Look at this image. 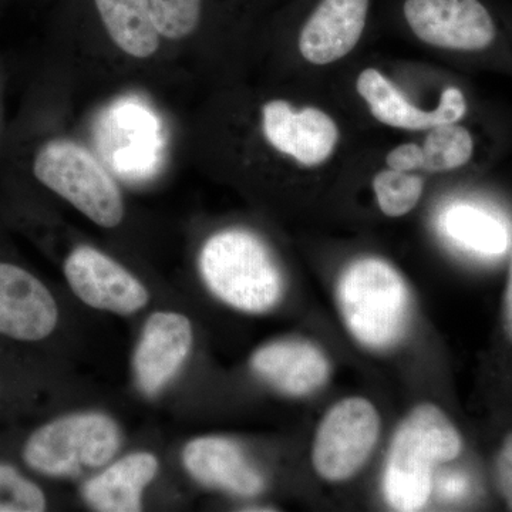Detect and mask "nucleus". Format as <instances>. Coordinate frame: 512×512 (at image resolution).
<instances>
[{"label":"nucleus","mask_w":512,"mask_h":512,"mask_svg":"<svg viewBox=\"0 0 512 512\" xmlns=\"http://www.w3.org/2000/svg\"><path fill=\"white\" fill-rule=\"evenodd\" d=\"M336 299L346 329L363 348L383 352L402 342L412 298L403 276L389 262H352L340 275Z\"/></svg>","instance_id":"nucleus-2"},{"label":"nucleus","mask_w":512,"mask_h":512,"mask_svg":"<svg viewBox=\"0 0 512 512\" xmlns=\"http://www.w3.org/2000/svg\"><path fill=\"white\" fill-rule=\"evenodd\" d=\"M382 421L375 404L365 397H348L330 407L320 420L312 444V466L326 483L356 476L372 456Z\"/></svg>","instance_id":"nucleus-6"},{"label":"nucleus","mask_w":512,"mask_h":512,"mask_svg":"<svg viewBox=\"0 0 512 512\" xmlns=\"http://www.w3.org/2000/svg\"><path fill=\"white\" fill-rule=\"evenodd\" d=\"M158 471V460L150 453H134L107 467L83 487L84 500L101 512H136L141 497Z\"/></svg>","instance_id":"nucleus-16"},{"label":"nucleus","mask_w":512,"mask_h":512,"mask_svg":"<svg viewBox=\"0 0 512 512\" xmlns=\"http://www.w3.org/2000/svg\"><path fill=\"white\" fill-rule=\"evenodd\" d=\"M29 165L37 183L70 202L94 224L114 228L123 221L119 185L82 144L69 138H47L33 150Z\"/></svg>","instance_id":"nucleus-4"},{"label":"nucleus","mask_w":512,"mask_h":512,"mask_svg":"<svg viewBox=\"0 0 512 512\" xmlns=\"http://www.w3.org/2000/svg\"><path fill=\"white\" fill-rule=\"evenodd\" d=\"M503 322L504 330L508 339L512 342V259L510 272H508L507 286H505L503 299Z\"/></svg>","instance_id":"nucleus-25"},{"label":"nucleus","mask_w":512,"mask_h":512,"mask_svg":"<svg viewBox=\"0 0 512 512\" xmlns=\"http://www.w3.org/2000/svg\"><path fill=\"white\" fill-rule=\"evenodd\" d=\"M369 0H320L299 36L303 59L316 66L352 52L365 30Z\"/></svg>","instance_id":"nucleus-14"},{"label":"nucleus","mask_w":512,"mask_h":512,"mask_svg":"<svg viewBox=\"0 0 512 512\" xmlns=\"http://www.w3.org/2000/svg\"><path fill=\"white\" fill-rule=\"evenodd\" d=\"M262 127L272 147L306 167L325 163L339 140V128L329 114L315 107L293 111L284 100L265 104Z\"/></svg>","instance_id":"nucleus-9"},{"label":"nucleus","mask_w":512,"mask_h":512,"mask_svg":"<svg viewBox=\"0 0 512 512\" xmlns=\"http://www.w3.org/2000/svg\"><path fill=\"white\" fill-rule=\"evenodd\" d=\"M423 165L430 173L456 170L473 157L474 141L467 128L454 124H440L431 128L424 140Z\"/></svg>","instance_id":"nucleus-19"},{"label":"nucleus","mask_w":512,"mask_h":512,"mask_svg":"<svg viewBox=\"0 0 512 512\" xmlns=\"http://www.w3.org/2000/svg\"><path fill=\"white\" fill-rule=\"evenodd\" d=\"M495 478L501 497L512 511V433L505 437L495 460Z\"/></svg>","instance_id":"nucleus-23"},{"label":"nucleus","mask_w":512,"mask_h":512,"mask_svg":"<svg viewBox=\"0 0 512 512\" xmlns=\"http://www.w3.org/2000/svg\"><path fill=\"white\" fill-rule=\"evenodd\" d=\"M404 18L427 45L478 52L494 42L497 30L478 0H406Z\"/></svg>","instance_id":"nucleus-7"},{"label":"nucleus","mask_w":512,"mask_h":512,"mask_svg":"<svg viewBox=\"0 0 512 512\" xmlns=\"http://www.w3.org/2000/svg\"><path fill=\"white\" fill-rule=\"evenodd\" d=\"M446 232L478 254L500 255L508 245L507 229L497 218L470 205H454L443 217Z\"/></svg>","instance_id":"nucleus-18"},{"label":"nucleus","mask_w":512,"mask_h":512,"mask_svg":"<svg viewBox=\"0 0 512 512\" xmlns=\"http://www.w3.org/2000/svg\"><path fill=\"white\" fill-rule=\"evenodd\" d=\"M245 511H275L274 508H247Z\"/></svg>","instance_id":"nucleus-26"},{"label":"nucleus","mask_w":512,"mask_h":512,"mask_svg":"<svg viewBox=\"0 0 512 512\" xmlns=\"http://www.w3.org/2000/svg\"><path fill=\"white\" fill-rule=\"evenodd\" d=\"M200 271L207 288L241 312L271 311L284 293L282 275L271 252L244 229L212 235L201 249Z\"/></svg>","instance_id":"nucleus-3"},{"label":"nucleus","mask_w":512,"mask_h":512,"mask_svg":"<svg viewBox=\"0 0 512 512\" xmlns=\"http://www.w3.org/2000/svg\"><path fill=\"white\" fill-rule=\"evenodd\" d=\"M194 342L191 322L175 312H156L147 320L134 353L137 386L147 396L160 393L180 372Z\"/></svg>","instance_id":"nucleus-10"},{"label":"nucleus","mask_w":512,"mask_h":512,"mask_svg":"<svg viewBox=\"0 0 512 512\" xmlns=\"http://www.w3.org/2000/svg\"><path fill=\"white\" fill-rule=\"evenodd\" d=\"M104 28L116 46L136 59H148L160 47L150 0H94Z\"/></svg>","instance_id":"nucleus-17"},{"label":"nucleus","mask_w":512,"mask_h":512,"mask_svg":"<svg viewBox=\"0 0 512 512\" xmlns=\"http://www.w3.org/2000/svg\"><path fill=\"white\" fill-rule=\"evenodd\" d=\"M386 163L392 170L410 173L423 165V150L414 143L402 144L387 154Z\"/></svg>","instance_id":"nucleus-24"},{"label":"nucleus","mask_w":512,"mask_h":512,"mask_svg":"<svg viewBox=\"0 0 512 512\" xmlns=\"http://www.w3.org/2000/svg\"><path fill=\"white\" fill-rule=\"evenodd\" d=\"M184 466L198 483L241 497H254L265 488L262 474L249 463L242 448L225 437H200L184 448Z\"/></svg>","instance_id":"nucleus-15"},{"label":"nucleus","mask_w":512,"mask_h":512,"mask_svg":"<svg viewBox=\"0 0 512 512\" xmlns=\"http://www.w3.org/2000/svg\"><path fill=\"white\" fill-rule=\"evenodd\" d=\"M64 275L77 298L100 311L131 315L150 299L144 285L123 265L86 245L67 256Z\"/></svg>","instance_id":"nucleus-8"},{"label":"nucleus","mask_w":512,"mask_h":512,"mask_svg":"<svg viewBox=\"0 0 512 512\" xmlns=\"http://www.w3.org/2000/svg\"><path fill=\"white\" fill-rule=\"evenodd\" d=\"M121 443L114 420L101 413H77L40 427L23 450L26 464L49 477H76L106 466Z\"/></svg>","instance_id":"nucleus-5"},{"label":"nucleus","mask_w":512,"mask_h":512,"mask_svg":"<svg viewBox=\"0 0 512 512\" xmlns=\"http://www.w3.org/2000/svg\"><path fill=\"white\" fill-rule=\"evenodd\" d=\"M0 491H8L19 512L46 510V498L42 490L8 464H0Z\"/></svg>","instance_id":"nucleus-22"},{"label":"nucleus","mask_w":512,"mask_h":512,"mask_svg":"<svg viewBox=\"0 0 512 512\" xmlns=\"http://www.w3.org/2000/svg\"><path fill=\"white\" fill-rule=\"evenodd\" d=\"M202 0H150L151 13L161 37L181 40L191 36L201 19Z\"/></svg>","instance_id":"nucleus-21"},{"label":"nucleus","mask_w":512,"mask_h":512,"mask_svg":"<svg viewBox=\"0 0 512 512\" xmlns=\"http://www.w3.org/2000/svg\"><path fill=\"white\" fill-rule=\"evenodd\" d=\"M424 181L419 175L404 171H380L373 180L377 204L384 215L399 218L409 214L419 204Z\"/></svg>","instance_id":"nucleus-20"},{"label":"nucleus","mask_w":512,"mask_h":512,"mask_svg":"<svg viewBox=\"0 0 512 512\" xmlns=\"http://www.w3.org/2000/svg\"><path fill=\"white\" fill-rule=\"evenodd\" d=\"M59 320L55 298L36 276L0 262V333L12 339L42 340Z\"/></svg>","instance_id":"nucleus-11"},{"label":"nucleus","mask_w":512,"mask_h":512,"mask_svg":"<svg viewBox=\"0 0 512 512\" xmlns=\"http://www.w3.org/2000/svg\"><path fill=\"white\" fill-rule=\"evenodd\" d=\"M356 89L369 104L376 120L403 130H427L440 124H454L463 119L467 111L464 94L457 87L444 90L436 109L421 110L376 69L363 70Z\"/></svg>","instance_id":"nucleus-12"},{"label":"nucleus","mask_w":512,"mask_h":512,"mask_svg":"<svg viewBox=\"0 0 512 512\" xmlns=\"http://www.w3.org/2000/svg\"><path fill=\"white\" fill-rule=\"evenodd\" d=\"M251 367L266 383L291 397L315 393L332 373L325 352L303 339H281L261 346L251 357Z\"/></svg>","instance_id":"nucleus-13"},{"label":"nucleus","mask_w":512,"mask_h":512,"mask_svg":"<svg viewBox=\"0 0 512 512\" xmlns=\"http://www.w3.org/2000/svg\"><path fill=\"white\" fill-rule=\"evenodd\" d=\"M463 437L434 403L410 410L394 433L383 471V495L394 511H421L429 503L436 467L456 460Z\"/></svg>","instance_id":"nucleus-1"}]
</instances>
